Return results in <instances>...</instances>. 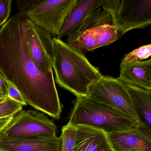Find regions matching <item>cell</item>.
I'll return each instance as SVG.
<instances>
[{"instance_id":"8992f818","label":"cell","mask_w":151,"mask_h":151,"mask_svg":"<svg viewBox=\"0 0 151 151\" xmlns=\"http://www.w3.org/2000/svg\"><path fill=\"white\" fill-rule=\"evenodd\" d=\"M86 97L117 109L139 123L127 85L119 78L102 75L89 86Z\"/></svg>"},{"instance_id":"7402d4cb","label":"cell","mask_w":151,"mask_h":151,"mask_svg":"<svg viewBox=\"0 0 151 151\" xmlns=\"http://www.w3.org/2000/svg\"><path fill=\"white\" fill-rule=\"evenodd\" d=\"M9 83L0 71V99L8 97Z\"/></svg>"},{"instance_id":"44dd1931","label":"cell","mask_w":151,"mask_h":151,"mask_svg":"<svg viewBox=\"0 0 151 151\" xmlns=\"http://www.w3.org/2000/svg\"><path fill=\"white\" fill-rule=\"evenodd\" d=\"M37 0H24L17 1V9L19 10V13L26 14L29 10L34 6Z\"/></svg>"},{"instance_id":"7a4b0ae2","label":"cell","mask_w":151,"mask_h":151,"mask_svg":"<svg viewBox=\"0 0 151 151\" xmlns=\"http://www.w3.org/2000/svg\"><path fill=\"white\" fill-rule=\"evenodd\" d=\"M52 68L59 86L76 97L87 96L89 86L102 76L83 54L56 37L53 38Z\"/></svg>"},{"instance_id":"9a60e30c","label":"cell","mask_w":151,"mask_h":151,"mask_svg":"<svg viewBox=\"0 0 151 151\" xmlns=\"http://www.w3.org/2000/svg\"><path fill=\"white\" fill-rule=\"evenodd\" d=\"M127 86L139 123L151 129V91L129 85Z\"/></svg>"},{"instance_id":"603a6c76","label":"cell","mask_w":151,"mask_h":151,"mask_svg":"<svg viewBox=\"0 0 151 151\" xmlns=\"http://www.w3.org/2000/svg\"><path fill=\"white\" fill-rule=\"evenodd\" d=\"M14 116L0 118V134L3 131L9 124L11 122Z\"/></svg>"},{"instance_id":"ac0fdd59","label":"cell","mask_w":151,"mask_h":151,"mask_svg":"<svg viewBox=\"0 0 151 151\" xmlns=\"http://www.w3.org/2000/svg\"><path fill=\"white\" fill-rule=\"evenodd\" d=\"M22 109V104L8 97L0 103V118L14 116Z\"/></svg>"},{"instance_id":"5bb4252c","label":"cell","mask_w":151,"mask_h":151,"mask_svg":"<svg viewBox=\"0 0 151 151\" xmlns=\"http://www.w3.org/2000/svg\"><path fill=\"white\" fill-rule=\"evenodd\" d=\"M118 78L126 84L151 91V59L132 63H121Z\"/></svg>"},{"instance_id":"ffe728a7","label":"cell","mask_w":151,"mask_h":151,"mask_svg":"<svg viewBox=\"0 0 151 151\" xmlns=\"http://www.w3.org/2000/svg\"><path fill=\"white\" fill-rule=\"evenodd\" d=\"M8 98L22 104V106H27V104L23 99L19 91L11 84H9L8 90Z\"/></svg>"},{"instance_id":"d6986e66","label":"cell","mask_w":151,"mask_h":151,"mask_svg":"<svg viewBox=\"0 0 151 151\" xmlns=\"http://www.w3.org/2000/svg\"><path fill=\"white\" fill-rule=\"evenodd\" d=\"M12 0H0V27L9 20L11 11Z\"/></svg>"},{"instance_id":"3957f363","label":"cell","mask_w":151,"mask_h":151,"mask_svg":"<svg viewBox=\"0 0 151 151\" xmlns=\"http://www.w3.org/2000/svg\"><path fill=\"white\" fill-rule=\"evenodd\" d=\"M68 124L83 125L107 134L136 128L139 123L121 111L89 99L78 96L74 101Z\"/></svg>"},{"instance_id":"277c9868","label":"cell","mask_w":151,"mask_h":151,"mask_svg":"<svg viewBox=\"0 0 151 151\" xmlns=\"http://www.w3.org/2000/svg\"><path fill=\"white\" fill-rule=\"evenodd\" d=\"M120 39L111 15L100 7L87 17L76 31L68 37L67 43L84 54Z\"/></svg>"},{"instance_id":"6da1fadb","label":"cell","mask_w":151,"mask_h":151,"mask_svg":"<svg viewBox=\"0 0 151 151\" xmlns=\"http://www.w3.org/2000/svg\"><path fill=\"white\" fill-rule=\"evenodd\" d=\"M29 18L18 13L0 29V71L27 105L60 119L62 109L53 72H40L33 63L26 34Z\"/></svg>"},{"instance_id":"30bf717a","label":"cell","mask_w":151,"mask_h":151,"mask_svg":"<svg viewBox=\"0 0 151 151\" xmlns=\"http://www.w3.org/2000/svg\"><path fill=\"white\" fill-rule=\"evenodd\" d=\"M107 135L114 151H151V129L142 124Z\"/></svg>"},{"instance_id":"8fae6325","label":"cell","mask_w":151,"mask_h":151,"mask_svg":"<svg viewBox=\"0 0 151 151\" xmlns=\"http://www.w3.org/2000/svg\"><path fill=\"white\" fill-rule=\"evenodd\" d=\"M0 151H61V138L57 136L18 139L0 137Z\"/></svg>"},{"instance_id":"e0dca14e","label":"cell","mask_w":151,"mask_h":151,"mask_svg":"<svg viewBox=\"0 0 151 151\" xmlns=\"http://www.w3.org/2000/svg\"><path fill=\"white\" fill-rule=\"evenodd\" d=\"M151 45H145L134 49L124 55L121 63H132L142 61L150 57Z\"/></svg>"},{"instance_id":"cb8c5ba5","label":"cell","mask_w":151,"mask_h":151,"mask_svg":"<svg viewBox=\"0 0 151 151\" xmlns=\"http://www.w3.org/2000/svg\"><path fill=\"white\" fill-rule=\"evenodd\" d=\"M6 99V98H2V99H0V103H1V102H2L3 101H4Z\"/></svg>"},{"instance_id":"7c38bea8","label":"cell","mask_w":151,"mask_h":151,"mask_svg":"<svg viewBox=\"0 0 151 151\" xmlns=\"http://www.w3.org/2000/svg\"><path fill=\"white\" fill-rule=\"evenodd\" d=\"M104 2V0H77L65 17L56 38L61 40L74 33L91 13L102 6Z\"/></svg>"},{"instance_id":"ba28073f","label":"cell","mask_w":151,"mask_h":151,"mask_svg":"<svg viewBox=\"0 0 151 151\" xmlns=\"http://www.w3.org/2000/svg\"><path fill=\"white\" fill-rule=\"evenodd\" d=\"M77 0H37L26 13L32 23L57 37L65 17Z\"/></svg>"},{"instance_id":"2e32d148","label":"cell","mask_w":151,"mask_h":151,"mask_svg":"<svg viewBox=\"0 0 151 151\" xmlns=\"http://www.w3.org/2000/svg\"><path fill=\"white\" fill-rule=\"evenodd\" d=\"M61 151H76V126L67 124L62 129Z\"/></svg>"},{"instance_id":"9c48e42d","label":"cell","mask_w":151,"mask_h":151,"mask_svg":"<svg viewBox=\"0 0 151 151\" xmlns=\"http://www.w3.org/2000/svg\"><path fill=\"white\" fill-rule=\"evenodd\" d=\"M26 41L32 59L38 69L44 74L53 72V38L29 19Z\"/></svg>"},{"instance_id":"5b68a950","label":"cell","mask_w":151,"mask_h":151,"mask_svg":"<svg viewBox=\"0 0 151 151\" xmlns=\"http://www.w3.org/2000/svg\"><path fill=\"white\" fill-rule=\"evenodd\" d=\"M112 17L120 38L129 31L151 24V0H104L101 7Z\"/></svg>"},{"instance_id":"4fadbf2b","label":"cell","mask_w":151,"mask_h":151,"mask_svg":"<svg viewBox=\"0 0 151 151\" xmlns=\"http://www.w3.org/2000/svg\"><path fill=\"white\" fill-rule=\"evenodd\" d=\"M76 151H114L107 134L96 128L76 125Z\"/></svg>"},{"instance_id":"52a82bcc","label":"cell","mask_w":151,"mask_h":151,"mask_svg":"<svg viewBox=\"0 0 151 151\" xmlns=\"http://www.w3.org/2000/svg\"><path fill=\"white\" fill-rule=\"evenodd\" d=\"M57 126L43 113L22 110L15 115L0 137L18 139L37 136H56Z\"/></svg>"}]
</instances>
